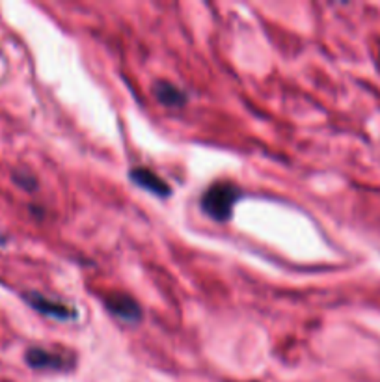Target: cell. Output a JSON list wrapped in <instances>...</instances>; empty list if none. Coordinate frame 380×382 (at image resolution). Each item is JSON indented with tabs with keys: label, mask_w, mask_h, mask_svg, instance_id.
I'll list each match as a JSON object with an SVG mask.
<instances>
[{
	"label": "cell",
	"mask_w": 380,
	"mask_h": 382,
	"mask_svg": "<svg viewBox=\"0 0 380 382\" xmlns=\"http://www.w3.org/2000/svg\"><path fill=\"white\" fill-rule=\"evenodd\" d=\"M129 178L135 185L146 189L147 192H151V194H155V196L168 198L170 194H172L170 185L166 183L164 179L159 178L157 173L151 172L149 168H133V170L129 172Z\"/></svg>",
	"instance_id": "cell-5"
},
{
	"label": "cell",
	"mask_w": 380,
	"mask_h": 382,
	"mask_svg": "<svg viewBox=\"0 0 380 382\" xmlns=\"http://www.w3.org/2000/svg\"><path fill=\"white\" fill-rule=\"evenodd\" d=\"M106 308L112 315H116L117 319L125 321V323H138L142 321V308L135 298L129 295H111L106 298Z\"/></svg>",
	"instance_id": "cell-3"
},
{
	"label": "cell",
	"mask_w": 380,
	"mask_h": 382,
	"mask_svg": "<svg viewBox=\"0 0 380 382\" xmlns=\"http://www.w3.org/2000/svg\"><path fill=\"white\" fill-rule=\"evenodd\" d=\"M26 364L39 371H69L73 367V358L61 352L47 351L41 347H30L25 354Z\"/></svg>",
	"instance_id": "cell-2"
},
{
	"label": "cell",
	"mask_w": 380,
	"mask_h": 382,
	"mask_svg": "<svg viewBox=\"0 0 380 382\" xmlns=\"http://www.w3.org/2000/svg\"><path fill=\"white\" fill-rule=\"evenodd\" d=\"M153 95L159 103L166 106H183L187 103V93L183 90H179L178 86L170 84V82H166V80H160L155 84Z\"/></svg>",
	"instance_id": "cell-6"
},
{
	"label": "cell",
	"mask_w": 380,
	"mask_h": 382,
	"mask_svg": "<svg viewBox=\"0 0 380 382\" xmlns=\"http://www.w3.org/2000/svg\"><path fill=\"white\" fill-rule=\"evenodd\" d=\"M12 178H13V183H15L17 187H21L23 191L32 192L37 189L36 178H34V175H32L28 170H25V168H19V170H15Z\"/></svg>",
	"instance_id": "cell-7"
},
{
	"label": "cell",
	"mask_w": 380,
	"mask_h": 382,
	"mask_svg": "<svg viewBox=\"0 0 380 382\" xmlns=\"http://www.w3.org/2000/svg\"><path fill=\"white\" fill-rule=\"evenodd\" d=\"M25 300L36 312H39L41 315H47V317H53V319L69 321L73 317V309L69 308V306H66L64 303H58V300H50V298L39 295V293H26Z\"/></svg>",
	"instance_id": "cell-4"
},
{
	"label": "cell",
	"mask_w": 380,
	"mask_h": 382,
	"mask_svg": "<svg viewBox=\"0 0 380 382\" xmlns=\"http://www.w3.org/2000/svg\"><path fill=\"white\" fill-rule=\"evenodd\" d=\"M239 198V187H235L229 181H218L203 192L202 209L216 222H226L231 218V213Z\"/></svg>",
	"instance_id": "cell-1"
}]
</instances>
